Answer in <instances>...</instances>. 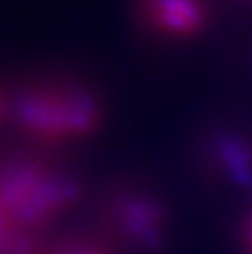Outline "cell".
Here are the masks:
<instances>
[{"mask_svg":"<svg viewBox=\"0 0 252 254\" xmlns=\"http://www.w3.org/2000/svg\"><path fill=\"white\" fill-rule=\"evenodd\" d=\"M82 184L61 163L34 157L0 158V201L15 225L29 236L62 218L78 204Z\"/></svg>","mask_w":252,"mask_h":254,"instance_id":"6da1fadb","label":"cell"},{"mask_svg":"<svg viewBox=\"0 0 252 254\" xmlns=\"http://www.w3.org/2000/svg\"><path fill=\"white\" fill-rule=\"evenodd\" d=\"M98 222L99 238L119 254H161L169 241V207L142 180L114 183L99 202Z\"/></svg>","mask_w":252,"mask_h":254,"instance_id":"7a4b0ae2","label":"cell"},{"mask_svg":"<svg viewBox=\"0 0 252 254\" xmlns=\"http://www.w3.org/2000/svg\"><path fill=\"white\" fill-rule=\"evenodd\" d=\"M105 118L101 96L78 81H55L37 90L20 111L28 132L46 142H75L95 134Z\"/></svg>","mask_w":252,"mask_h":254,"instance_id":"3957f363","label":"cell"},{"mask_svg":"<svg viewBox=\"0 0 252 254\" xmlns=\"http://www.w3.org/2000/svg\"><path fill=\"white\" fill-rule=\"evenodd\" d=\"M137 26L153 40L187 43L210 28L211 0H132Z\"/></svg>","mask_w":252,"mask_h":254,"instance_id":"277c9868","label":"cell"},{"mask_svg":"<svg viewBox=\"0 0 252 254\" xmlns=\"http://www.w3.org/2000/svg\"><path fill=\"white\" fill-rule=\"evenodd\" d=\"M202 174L222 186L252 189V134L237 125H217L199 143Z\"/></svg>","mask_w":252,"mask_h":254,"instance_id":"5b68a950","label":"cell"},{"mask_svg":"<svg viewBox=\"0 0 252 254\" xmlns=\"http://www.w3.org/2000/svg\"><path fill=\"white\" fill-rule=\"evenodd\" d=\"M46 254H119L99 236H73L65 238L50 248H46Z\"/></svg>","mask_w":252,"mask_h":254,"instance_id":"8992f818","label":"cell"},{"mask_svg":"<svg viewBox=\"0 0 252 254\" xmlns=\"http://www.w3.org/2000/svg\"><path fill=\"white\" fill-rule=\"evenodd\" d=\"M240 241H242L245 254H252V209L248 212L245 222L242 225Z\"/></svg>","mask_w":252,"mask_h":254,"instance_id":"52a82bcc","label":"cell"},{"mask_svg":"<svg viewBox=\"0 0 252 254\" xmlns=\"http://www.w3.org/2000/svg\"><path fill=\"white\" fill-rule=\"evenodd\" d=\"M226 2L242 9H252V0H226Z\"/></svg>","mask_w":252,"mask_h":254,"instance_id":"ba28073f","label":"cell"}]
</instances>
